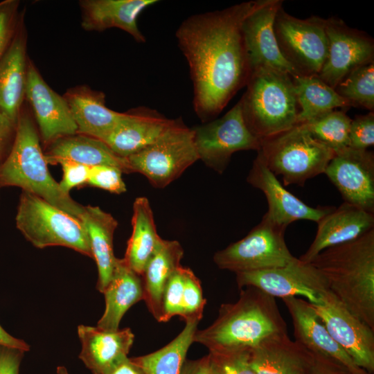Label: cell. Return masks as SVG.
Returning a JSON list of instances; mask_svg holds the SVG:
<instances>
[{
  "label": "cell",
  "mask_w": 374,
  "mask_h": 374,
  "mask_svg": "<svg viewBox=\"0 0 374 374\" xmlns=\"http://www.w3.org/2000/svg\"><path fill=\"white\" fill-rule=\"evenodd\" d=\"M285 229L264 215L245 237L217 251L213 261L235 274L283 267L296 258L285 243Z\"/></svg>",
  "instance_id": "obj_9"
},
{
  "label": "cell",
  "mask_w": 374,
  "mask_h": 374,
  "mask_svg": "<svg viewBox=\"0 0 374 374\" xmlns=\"http://www.w3.org/2000/svg\"><path fill=\"white\" fill-rule=\"evenodd\" d=\"M80 220L86 229L92 258L97 265L96 289L103 293L112 278L116 260L113 238L118 222L110 213L93 206H84Z\"/></svg>",
  "instance_id": "obj_28"
},
{
  "label": "cell",
  "mask_w": 374,
  "mask_h": 374,
  "mask_svg": "<svg viewBox=\"0 0 374 374\" xmlns=\"http://www.w3.org/2000/svg\"><path fill=\"white\" fill-rule=\"evenodd\" d=\"M374 144V113L358 115L352 119L349 130V148L367 150Z\"/></svg>",
  "instance_id": "obj_41"
},
{
  "label": "cell",
  "mask_w": 374,
  "mask_h": 374,
  "mask_svg": "<svg viewBox=\"0 0 374 374\" xmlns=\"http://www.w3.org/2000/svg\"><path fill=\"white\" fill-rule=\"evenodd\" d=\"M206 301L203 296L199 279L188 267L184 268V290L180 318L185 322L200 321Z\"/></svg>",
  "instance_id": "obj_37"
},
{
  "label": "cell",
  "mask_w": 374,
  "mask_h": 374,
  "mask_svg": "<svg viewBox=\"0 0 374 374\" xmlns=\"http://www.w3.org/2000/svg\"><path fill=\"white\" fill-rule=\"evenodd\" d=\"M183 256L184 249L178 241L161 239L141 275L143 300L158 322L164 288L172 273L181 265Z\"/></svg>",
  "instance_id": "obj_30"
},
{
  "label": "cell",
  "mask_w": 374,
  "mask_h": 374,
  "mask_svg": "<svg viewBox=\"0 0 374 374\" xmlns=\"http://www.w3.org/2000/svg\"><path fill=\"white\" fill-rule=\"evenodd\" d=\"M292 318L295 341L314 355L337 362L352 374H369L359 368L332 339L312 303L292 296L282 299Z\"/></svg>",
  "instance_id": "obj_19"
},
{
  "label": "cell",
  "mask_w": 374,
  "mask_h": 374,
  "mask_svg": "<svg viewBox=\"0 0 374 374\" xmlns=\"http://www.w3.org/2000/svg\"><path fill=\"white\" fill-rule=\"evenodd\" d=\"M64 98L77 126V134L103 141L123 117L124 113L113 111L105 105L102 91L86 85L72 87Z\"/></svg>",
  "instance_id": "obj_25"
},
{
  "label": "cell",
  "mask_w": 374,
  "mask_h": 374,
  "mask_svg": "<svg viewBox=\"0 0 374 374\" xmlns=\"http://www.w3.org/2000/svg\"><path fill=\"white\" fill-rule=\"evenodd\" d=\"M258 1L191 15L176 31L190 68L193 109L203 123L217 116L247 85L251 69L242 27Z\"/></svg>",
  "instance_id": "obj_1"
},
{
  "label": "cell",
  "mask_w": 374,
  "mask_h": 374,
  "mask_svg": "<svg viewBox=\"0 0 374 374\" xmlns=\"http://www.w3.org/2000/svg\"><path fill=\"white\" fill-rule=\"evenodd\" d=\"M352 119L343 110H332L305 123L310 134L335 153L349 147Z\"/></svg>",
  "instance_id": "obj_34"
},
{
  "label": "cell",
  "mask_w": 374,
  "mask_h": 374,
  "mask_svg": "<svg viewBox=\"0 0 374 374\" xmlns=\"http://www.w3.org/2000/svg\"><path fill=\"white\" fill-rule=\"evenodd\" d=\"M15 223L25 238L37 248L62 246L92 258L82 222L35 195L22 191Z\"/></svg>",
  "instance_id": "obj_7"
},
{
  "label": "cell",
  "mask_w": 374,
  "mask_h": 374,
  "mask_svg": "<svg viewBox=\"0 0 374 374\" xmlns=\"http://www.w3.org/2000/svg\"><path fill=\"white\" fill-rule=\"evenodd\" d=\"M55 164L62 166L63 175L59 186L65 193L69 194L72 188L87 184L90 167L65 159L57 160Z\"/></svg>",
  "instance_id": "obj_42"
},
{
  "label": "cell",
  "mask_w": 374,
  "mask_h": 374,
  "mask_svg": "<svg viewBox=\"0 0 374 374\" xmlns=\"http://www.w3.org/2000/svg\"><path fill=\"white\" fill-rule=\"evenodd\" d=\"M260 141L258 153L276 176H281L285 186H303L308 179L324 173L335 155L303 123Z\"/></svg>",
  "instance_id": "obj_6"
},
{
  "label": "cell",
  "mask_w": 374,
  "mask_h": 374,
  "mask_svg": "<svg viewBox=\"0 0 374 374\" xmlns=\"http://www.w3.org/2000/svg\"><path fill=\"white\" fill-rule=\"evenodd\" d=\"M157 0H82L81 26L87 31H103L120 28L130 34L137 42L145 38L139 28L137 20L147 8Z\"/></svg>",
  "instance_id": "obj_24"
},
{
  "label": "cell",
  "mask_w": 374,
  "mask_h": 374,
  "mask_svg": "<svg viewBox=\"0 0 374 374\" xmlns=\"http://www.w3.org/2000/svg\"><path fill=\"white\" fill-rule=\"evenodd\" d=\"M249 350L209 352L210 374H256L249 362Z\"/></svg>",
  "instance_id": "obj_36"
},
{
  "label": "cell",
  "mask_w": 374,
  "mask_h": 374,
  "mask_svg": "<svg viewBox=\"0 0 374 374\" xmlns=\"http://www.w3.org/2000/svg\"><path fill=\"white\" fill-rule=\"evenodd\" d=\"M103 374H145V373L131 358L126 357L107 370Z\"/></svg>",
  "instance_id": "obj_46"
},
{
  "label": "cell",
  "mask_w": 374,
  "mask_h": 374,
  "mask_svg": "<svg viewBox=\"0 0 374 374\" xmlns=\"http://www.w3.org/2000/svg\"><path fill=\"white\" fill-rule=\"evenodd\" d=\"M317 223L315 237L299 258L305 262H310L328 247L357 239L374 229V213L344 202L339 207H334Z\"/></svg>",
  "instance_id": "obj_22"
},
{
  "label": "cell",
  "mask_w": 374,
  "mask_h": 374,
  "mask_svg": "<svg viewBox=\"0 0 374 374\" xmlns=\"http://www.w3.org/2000/svg\"><path fill=\"white\" fill-rule=\"evenodd\" d=\"M122 170L111 166L90 167L87 184L110 193L121 194L126 192V185L122 178Z\"/></svg>",
  "instance_id": "obj_39"
},
{
  "label": "cell",
  "mask_w": 374,
  "mask_h": 374,
  "mask_svg": "<svg viewBox=\"0 0 374 374\" xmlns=\"http://www.w3.org/2000/svg\"><path fill=\"white\" fill-rule=\"evenodd\" d=\"M78 334L81 342L79 358L92 374H103L127 357L134 339L129 328L108 331L80 325Z\"/></svg>",
  "instance_id": "obj_26"
},
{
  "label": "cell",
  "mask_w": 374,
  "mask_h": 374,
  "mask_svg": "<svg viewBox=\"0 0 374 374\" xmlns=\"http://www.w3.org/2000/svg\"><path fill=\"white\" fill-rule=\"evenodd\" d=\"M181 374H210L208 355L197 359H186Z\"/></svg>",
  "instance_id": "obj_47"
},
{
  "label": "cell",
  "mask_w": 374,
  "mask_h": 374,
  "mask_svg": "<svg viewBox=\"0 0 374 374\" xmlns=\"http://www.w3.org/2000/svg\"><path fill=\"white\" fill-rule=\"evenodd\" d=\"M57 374H69L67 369L63 366H59L57 367Z\"/></svg>",
  "instance_id": "obj_49"
},
{
  "label": "cell",
  "mask_w": 374,
  "mask_h": 374,
  "mask_svg": "<svg viewBox=\"0 0 374 374\" xmlns=\"http://www.w3.org/2000/svg\"><path fill=\"white\" fill-rule=\"evenodd\" d=\"M24 10L0 60V109L17 124L25 98L28 60Z\"/></svg>",
  "instance_id": "obj_20"
},
{
  "label": "cell",
  "mask_w": 374,
  "mask_h": 374,
  "mask_svg": "<svg viewBox=\"0 0 374 374\" xmlns=\"http://www.w3.org/2000/svg\"><path fill=\"white\" fill-rule=\"evenodd\" d=\"M48 163L60 159L69 160L89 167L111 166L125 173L132 172L126 158L116 154L103 141L84 134H75L60 138L51 144L45 153Z\"/></svg>",
  "instance_id": "obj_29"
},
{
  "label": "cell",
  "mask_w": 374,
  "mask_h": 374,
  "mask_svg": "<svg viewBox=\"0 0 374 374\" xmlns=\"http://www.w3.org/2000/svg\"><path fill=\"white\" fill-rule=\"evenodd\" d=\"M315 356V365L312 374H352L346 367L337 362Z\"/></svg>",
  "instance_id": "obj_45"
},
{
  "label": "cell",
  "mask_w": 374,
  "mask_h": 374,
  "mask_svg": "<svg viewBox=\"0 0 374 374\" xmlns=\"http://www.w3.org/2000/svg\"><path fill=\"white\" fill-rule=\"evenodd\" d=\"M299 111L296 124L305 123L338 107L351 105L317 75L293 78Z\"/></svg>",
  "instance_id": "obj_32"
},
{
  "label": "cell",
  "mask_w": 374,
  "mask_h": 374,
  "mask_svg": "<svg viewBox=\"0 0 374 374\" xmlns=\"http://www.w3.org/2000/svg\"><path fill=\"white\" fill-rule=\"evenodd\" d=\"M173 121L155 109L137 107L124 113L103 142L116 154L127 158L154 143Z\"/></svg>",
  "instance_id": "obj_21"
},
{
  "label": "cell",
  "mask_w": 374,
  "mask_h": 374,
  "mask_svg": "<svg viewBox=\"0 0 374 374\" xmlns=\"http://www.w3.org/2000/svg\"><path fill=\"white\" fill-rule=\"evenodd\" d=\"M326 25L325 19H299L283 6L276 13L274 31L279 49L299 75L318 76L320 73L328 49Z\"/></svg>",
  "instance_id": "obj_10"
},
{
  "label": "cell",
  "mask_w": 374,
  "mask_h": 374,
  "mask_svg": "<svg viewBox=\"0 0 374 374\" xmlns=\"http://www.w3.org/2000/svg\"><path fill=\"white\" fill-rule=\"evenodd\" d=\"M256 374H312L315 356L287 333L269 337L249 349Z\"/></svg>",
  "instance_id": "obj_23"
},
{
  "label": "cell",
  "mask_w": 374,
  "mask_h": 374,
  "mask_svg": "<svg viewBox=\"0 0 374 374\" xmlns=\"http://www.w3.org/2000/svg\"><path fill=\"white\" fill-rule=\"evenodd\" d=\"M247 90L239 100L250 132L259 140L296 124L298 103L293 78L271 67L251 73Z\"/></svg>",
  "instance_id": "obj_5"
},
{
  "label": "cell",
  "mask_w": 374,
  "mask_h": 374,
  "mask_svg": "<svg viewBox=\"0 0 374 374\" xmlns=\"http://www.w3.org/2000/svg\"><path fill=\"white\" fill-rule=\"evenodd\" d=\"M25 351L0 345V374H19Z\"/></svg>",
  "instance_id": "obj_43"
},
{
  "label": "cell",
  "mask_w": 374,
  "mask_h": 374,
  "mask_svg": "<svg viewBox=\"0 0 374 374\" xmlns=\"http://www.w3.org/2000/svg\"><path fill=\"white\" fill-rule=\"evenodd\" d=\"M235 274L240 290L253 287L274 298L302 296L310 303L320 304L329 290L321 272L297 258L283 267Z\"/></svg>",
  "instance_id": "obj_12"
},
{
  "label": "cell",
  "mask_w": 374,
  "mask_h": 374,
  "mask_svg": "<svg viewBox=\"0 0 374 374\" xmlns=\"http://www.w3.org/2000/svg\"><path fill=\"white\" fill-rule=\"evenodd\" d=\"M132 172L143 175L156 188H164L178 178L199 157L192 128L181 118L154 143L126 158Z\"/></svg>",
  "instance_id": "obj_8"
},
{
  "label": "cell",
  "mask_w": 374,
  "mask_h": 374,
  "mask_svg": "<svg viewBox=\"0 0 374 374\" xmlns=\"http://www.w3.org/2000/svg\"><path fill=\"white\" fill-rule=\"evenodd\" d=\"M310 263L323 275L331 293L374 330V229L323 250Z\"/></svg>",
  "instance_id": "obj_3"
},
{
  "label": "cell",
  "mask_w": 374,
  "mask_h": 374,
  "mask_svg": "<svg viewBox=\"0 0 374 374\" xmlns=\"http://www.w3.org/2000/svg\"><path fill=\"white\" fill-rule=\"evenodd\" d=\"M282 6V0H259L243 21L242 33L251 73L267 66L286 73L292 78L299 75L282 55L274 31L275 17Z\"/></svg>",
  "instance_id": "obj_15"
},
{
  "label": "cell",
  "mask_w": 374,
  "mask_h": 374,
  "mask_svg": "<svg viewBox=\"0 0 374 374\" xmlns=\"http://www.w3.org/2000/svg\"><path fill=\"white\" fill-rule=\"evenodd\" d=\"M312 305L332 339L359 368L373 374L374 330L348 311L330 290L323 294L321 303Z\"/></svg>",
  "instance_id": "obj_13"
},
{
  "label": "cell",
  "mask_w": 374,
  "mask_h": 374,
  "mask_svg": "<svg viewBox=\"0 0 374 374\" xmlns=\"http://www.w3.org/2000/svg\"><path fill=\"white\" fill-rule=\"evenodd\" d=\"M192 130L199 159L220 174L226 170L233 153L260 148V141L245 125L240 101L221 118Z\"/></svg>",
  "instance_id": "obj_11"
},
{
  "label": "cell",
  "mask_w": 374,
  "mask_h": 374,
  "mask_svg": "<svg viewBox=\"0 0 374 374\" xmlns=\"http://www.w3.org/2000/svg\"><path fill=\"white\" fill-rule=\"evenodd\" d=\"M328 55L319 78L332 89L353 69L374 62L373 39L342 20L326 19Z\"/></svg>",
  "instance_id": "obj_14"
},
{
  "label": "cell",
  "mask_w": 374,
  "mask_h": 374,
  "mask_svg": "<svg viewBox=\"0 0 374 374\" xmlns=\"http://www.w3.org/2000/svg\"><path fill=\"white\" fill-rule=\"evenodd\" d=\"M324 174L344 202L374 213V154L346 148L335 153Z\"/></svg>",
  "instance_id": "obj_16"
},
{
  "label": "cell",
  "mask_w": 374,
  "mask_h": 374,
  "mask_svg": "<svg viewBox=\"0 0 374 374\" xmlns=\"http://www.w3.org/2000/svg\"><path fill=\"white\" fill-rule=\"evenodd\" d=\"M132 225V232L123 260L141 276L162 239L157 232L153 212L145 197H137L134 202Z\"/></svg>",
  "instance_id": "obj_31"
},
{
  "label": "cell",
  "mask_w": 374,
  "mask_h": 374,
  "mask_svg": "<svg viewBox=\"0 0 374 374\" xmlns=\"http://www.w3.org/2000/svg\"><path fill=\"white\" fill-rule=\"evenodd\" d=\"M19 7L17 0L0 2V60L15 35L21 13Z\"/></svg>",
  "instance_id": "obj_40"
},
{
  "label": "cell",
  "mask_w": 374,
  "mask_h": 374,
  "mask_svg": "<svg viewBox=\"0 0 374 374\" xmlns=\"http://www.w3.org/2000/svg\"><path fill=\"white\" fill-rule=\"evenodd\" d=\"M247 181L265 194L268 211L265 214L275 224L287 228L293 222L305 220L317 222L334 207H311L288 191L268 168L258 153Z\"/></svg>",
  "instance_id": "obj_18"
},
{
  "label": "cell",
  "mask_w": 374,
  "mask_h": 374,
  "mask_svg": "<svg viewBox=\"0 0 374 374\" xmlns=\"http://www.w3.org/2000/svg\"><path fill=\"white\" fill-rule=\"evenodd\" d=\"M48 164L33 122L21 109L12 145L0 164V188L19 187L80 220L84 206L62 190Z\"/></svg>",
  "instance_id": "obj_4"
},
{
  "label": "cell",
  "mask_w": 374,
  "mask_h": 374,
  "mask_svg": "<svg viewBox=\"0 0 374 374\" xmlns=\"http://www.w3.org/2000/svg\"><path fill=\"white\" fill-rule=\"evenodd\" d=\"M25 98L33 112L44 143L51 144L60 138L77 134L66 100L49 87L30 60Z\"/></svg>",
  "instance_id": "obj_17"
},
{
  "label": "cell",
  "mask_w": 374,
  "mask_h": 374,
  "mask_svg": "<svg viewBox=\"0 0 374 374\" xmlns=\"http://www.w3.org/2000/svg\"><path fill=\"white\" fill-rule=\"evenodd\" d=\"M287 333L275 298L262 291L241 289L235 303L220 305L218 316L207 328L197 330L194 342L209 352L251 349L265 339Z\"/></svg>",
  "instance_id": "obj_2"
},
{
  "label": "cell",
  "mask_w": 374,
  "mask_h": 374,
  "mask_svg": "<svg viewBox=\"0 0 374 374\" xmlns=\"http://www.w3.org/2000/svg\"><path fill=\"white\" fill-rule=\"evenodd\" d=\"M17 124L0 109V164L12 136L15 134Z\"/></svg>",
  "instance_id": "obj_44"
},
{
  "label": "cell",
  "mask_w": 374,
  "mask_h": 374,
  "mask_svg": "<svg viewBox=\"0 0 374 374\" xmlns=\"http://www.w3.org/2000/svg\"><path fill=\"white\" fill-rule=\"evenodd\" d=\"M199 321H186L180 333L167 345L145 355L132 357L145 374H181Z\"/></svg>",
  "instance_id": "obj_33"
},
{
  "label": "cell",
  "mask_w": 374,
  "mask_h": 374,
  "mask_svg": "<svg viewBox=\"0 0 374 374\" xmlns=\"http://www.w3.org/2000/svg\"><path fill=\"white\" fill-rule=\"evenodd\" d=\"M0 345L16 348L26 351L30 350L29 345L24 340L15 338L6 332L0 325Z\"/></svg>",
  "instance_id": "obj_48"
},
{
  "label": "cell",
  "mask_w": 374,
  "mask_h": 374,
  "mask_svg": "<svg viewBox=\"0 0 374 374\" xmlns=\"http://www.w3.org/2000/svg\"><path fill=\"white\" fill-rule=\"evenodd\" d=\"M184 268L179 267L171 275L164 288L161 302V322L180 316L184 290Z\"/></svg>",
  "instance_id": "obj_38"
},
{
  "label": "cell",
  "mask_w": 374,
  "mask_h": 374,
  "mask_svg": "<svg viewBox=\"0 0 374 374\" xmlns=\"http://www.w3.org/2000/svg\"><path fill=\"white\" fill-rule=\"evenodd\" d=\"M336 92L349 104L373 112L374 62L350 71L335 87Z\"/></svg>",
  "instance_id": "obj_35"
},
{
  "label": "cell",
  "mask_w": 374,
  "mask_h": 374,
  "mask_svg": "<svg viewBox=\"0 0 374 374\" xmlns=\"http://www.w3.org/2000/svg\"><path fill=\"white\" fill-rule=\"evenodd\" d=\"M103 294L105 309L96 326L105 330H117L126 312L143 300L141 276L133 271L123 258H116L112 278Z\"/></svg>",
  "instance_id": "obj_27"
}]
</instances>
